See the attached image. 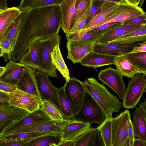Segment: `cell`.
<instances>
[{
  "label": "cell",
  "mask_w": 146,
  "mask_h": 146,
  "mask_svg": "<svg viewBox=\"0 0 146 146\" xmlns=\"http://www.w3.org/2000/svg\"><path fill=\"white\" fill-rule=\"evenodd\" d=\"M59 5L29 9L16 38L21 46L29 49L37 40L56 35L61 26Z\"/></svg>",
  "instance_id": "obj_1"
},
{
  "label": "cell",
  "mask_w": 146,
  "mask_h": 146,
  "mask_svg": "<svg viewBox=\"0 0 146 146\" xmlns=\"http://www.w3.org/2000/svg\"><path fill=\"white\" fill-rule=\"evenodd\" d=\"M86 92L90 94L100 106L106 119H112L113 113H119L122 102L103 84L93 77L87 78L83 82Z\"/></svg>",
  "instance_id": "obj_2"
},
{
  "label": "cell",
  "mask_w": 146,
  "mask_h": 146,
  "mask_svg": "<svg viewBox=\"0 0 146 146\" xmlns=\"http://www.w3.org/2000/svg\"><path fill=\"white\" fill-rule=\"evenodd\" d=\"M37 70L49 76L57 78L56 68L53 63L51 53L53 48L60 42L59 35L41 38Z\"/></svg>",
  "instance_id": "obj_3"
},
{
  "label": "cell",
  "mask_w": 146,
  "mask_h": 146,
  "mask_svg": "<svg viewBox=\"0 0 146 146\" xmlns=\"http://www.w3.org/2000/svg\"><path fill=\"white\" fill-rule=\"evenodd\" d=\"M146 76L139 73L135 74L129 82L122 103L124 108L134 109L146 92Z\"/></svg>",
  "instance_id": "obj_4"
},
{
  "label": "cell",
  "mask_w": 146,
  "mask_h": 146,
  "mask_svg": "<svg viewBox=\"0 0 146 146\" xmlns=\"http://www.w3.org/2000/svg\"><path fill=\"white\" fill-rule=\"evenodd\" d=\"M74 118L90 124L96 123L99 125L104 121L106 117L99 105L91 95L86 92L82 108Z\"/></svg>",
  "instance_id": "obj_5"
},
{
  "label": "cell",
  "mask_w": 146,
  "mask_h": 146,
  "mask_svg": "<svg viewBox=\"0 0 146 146\" xmlns=\"http://www.w3.org/2000/svg\"><path fill=\"white\" fill-rule=\"evenodd\" d=\"M131 115L129 111L126 110L112 119V146H130L127 126Z\"/></svg>",
  "instance_id": "obj_6"
},
{
  "label": "cell",
  "mask_w": 146,
  "mask_h": 146,
  "mask_svg": "<svg viewBox=\"0 0 146 146\" xmlns=\"http://www.w3.org/2000/svg\"><path fill=\"white\" fill-rule=\"evenodd\" d=\"M9 106L32 112L40 107L42 100L36 95L28 93L17 88L8 93Z\"/></svg>",
  "instance_id": "obj_7"
},
{
  "label": "cell",
  "mask_w": 146,
  "mask_h": 146,
  "mask_svg": "<svg viewBox=\"0 0 146 146\" xmlns=\"http://www.w3.org/2000/svg\"><path fill=\"white\" fill-rule=\"evenodd\" d=\"M64 85L65 92L70 102L74 117L82 108L86 92L82 82L75 77L70 78Z\"/></svg>",
  "instance_id": "obj_8"
},
{
  "label": "cell",
  "mask_w": 146,
  "mask_h": 146,
  "mask_svg": "<svg viewBox=\"0 0 146 146\" xmlns=\"http://www.w3.org/2000/svg\"><path fill=\"white\" fill-rule=\"evenodd\" d=\"M33 70L42 99H46L51 102L62 113L58 100V88L50 81L48 74L34 69Z\"/></svg>",
  "instance_id": "obj_9"
},
{
  "label": "cell",
  "mask_w": 146,
  "mask_h": 146,
  "mask_svg": "<svg viewBox=\"0 0 146 146\" xmlns=\"http://www.w3.org/2000/svg\"><path fill=\"white\" fill-rule=\"evenodd\" d=\"M145 13L142 9L138 6L131 5L124 0L120 3L119 7L116 10L95 26L93 29L108 23H123L128 19Z\"/></svg>",
  "instance_id": "obj_10"
},
{
  "label": "cell",
  "mask_w": 146,
  "mask_h": 146,
  "mask_svg": "<svg viewBox=\"0 0 146 146\" xmlns=\"http://www.w3.org/2000/svg\"><path fill=\"white\" fill-rule=\"evenodd\" d=\"M123 76L116 70L110 66L101 70L98 73V78L104 84L110 87L122 100L125 90Z\"/></svg>",
  "instance_id": "obj_11"
},
{
  "label": "cell",
  "mask_w": 146,
  "mask_h": 146,
  "mask_svg": "<svg viewBox=\"0 0 146 146\" xmlns=\"http://www.w3.org/2000/svg\"><path fill=\"white\" fill-rule=\"evenodd\" d=\"M52 120L40 108L29 113L25 117L5 130V136L15 134L19 130L27 127Z\"/></svg>",
  "instance_id": "obj_12"
},
{
  "label": "cell",
  "mask_w": 146,
  "mask_h": 146,
  "mask_svg": "<svg viewBox=\"0 0 146 146\" xmlns=\"http://www.w3.org/2000/svg\"><path fill=\"white\" fill-rule=\"evenodd\" d=\"M94 43L72 40H68L66 48L67 58L73 64L79 62L89 53L93 51Z\"/></svg>",
  "instance_id": "obj_13"
},
{
  "label": "cell",
  "mask_w": 146,
  "mask_h": 146,
  "mask_svg": "<svg viewBox=\"0 0 146 146\" xmlns=\"http://www.w3.org/2000/svg\"><path fill=\"white\" fill-rule=\"evenodd\" d=\"M141 42L130 45H122L113 42L101 44L95 42L93 51L117 57L130 53L135 47L139 45Z\"/></svg>",
  "instance_id": "obj_14"
},
{
  "label": "cell",
  "mask_w": 146,
  "mask_h": 146,
  "mask_svg": "<svg viewBox=\"0 0 146 146\" xmlns=\"http://www.w3.org/2000/svg\"><path fill=\"white\" fill-rule=\"evenodd\" d=\"M74 119H65L62 122L55 121L52 120L44 122L23 128L18 131L15 134L23 132L61 133L63 128L72 122Z\"/></svg>",
  "instance_id": "obj_15"
},
{
  "label": "cell",
  "mask_w": 146,
  "mask_h": 146,
  "mask_svg": "<svg viewBox=\"0 0 146 146\" xmlns=\"http://www.w3.org/2000/svg\"><path fill=\"white\" fill-rule=\"evenodd\" d=\"M33 70V68L26 66L25 69L16 85L19 89L36 95L42 100Z\"/></svg>",
  "instance_id": "obj_16"
},
{
  "label": "cell",
  "mask_w": 146,
  "mask_h": 146,
  "mask_svg": "<svg viewBox=\"0 0 146 146\" xmlns=\"http://www.w3.org/2000/svg\"><path fill=\"white\" fill-rule=\"evenodd\" d=\"M90 128L91 124L82 122L74 118L63 129L61 134V140L74 141Z\"/></svg>",
  "instance_id": "obj_17"
},
{
  "label": "cell",
  "mask_w": 146,
  "mask_h": 146,
  "mask_svg": "<svg viewBox=\"0 0 146 146\" xmlns=\"http://www.w3.org/2000/svg\"><path fill=\"white\" fill-rule=\"evenodd\" d=\"M26 68L24 64L10 60L4 67L0 80L16 85Z\"/></svg>",
  "instance_id": "obj_18"
},
{
  "label": "cell",
  "mask_w": 146,
  "mask_h": 146,
  "mask_svg": "<svg viewBox=\"0 0 146 146\" xmlns=\"http://www.w3.org/2000/svg\"><path fill=\"white\" fill-rule=\"evenodd\" d=\"M115 57L93 51L86 55L79 62L82 66L96 68L104 66L114 64Z\"/></svg>",
  "instance_id": "obj_19"
},
{
  "label": "cell",
  "mask_w": 146,
  "mask_h": 146,
  "mask_svg": "<svg viewBox=\"0 0 146 146\" xmlns=\"http://www.w3.org/2000/svg\"><path fill=\"white\" fill-rule=\"evenodd\" d=\"M21 11L18 7H12L0 13V42L6 36L10 28Z\"/></svg>",
  "instance_id": "obj_20"
},
{
  "label": "cell",
  "mask_w": 146,
  "mask_h": 146,
  "mask_svg": "<svg viewBox=\"0 0 146 146\" xmlns=\"http://www.w3.org/2000/svg\"><path fill=\"white\" fill-rule=\"evenodd\" d=\"M145 25L146 24L129 25L122 23L106 32L96 42L101 44L110 42Z\"/></svg>",
  "instance_id": "obj_21"
},
{
  "label": "cell",
  "mask_w": 146,
  "mask_h": 146,
  "mask_svg": "<svg viewBox=\"0 0 146 146\" xmlns=\"http://www.w3.org/2000/svg\"><path fill=\"white\" fill-rule=\"evenodd\" d=\"M77 0H64L59 5L61 14V27L66 34L71 29V22L75 13Z\"/></svg>",
  "instance_id": "obj_22"
},
{
  "label": "cell",
  "mask_w": 146,
  "mask_h": 146,
  "mask_svg": "<svg viewBox=\"0 0 146 146\" xmlns=\"http://www.w3.org/2000/svg\"><path fill=\"white\" fill-rule=\"evenodd\" d=\"M120 3L104 1L100 12L87 23L82 29L76 32H85L92 30L95 26L116 10L119 7Z\"/></svg>",
  "instance_id": "obj_23"
},
{
  "label": "cell",
  "mask_w": 146,
  "mask_h": 146,
  "mask_svg": "<svg viewBox=\"0 0 146 146\" xmlns=\"http://www.w3.org/2000/svg\"><path fill=\"white\" fill-rule=\"evenodd\" d=\"M133 116L132 122L135 137L146 142V112L140 107H136Z\"/></svg>",
  "instance_id": "obj_24"
},
{
  "label": "cell",
  "mask_w": 146,
  "mask_h": 146,
  "mask_svg": "<svg viewBox=\"0 0 146 146\" xmlns=\"http://www.w3.org/2000/svg\"><path fill=\"white\" fill-rule=\"evenodd\" d=\"M114 64L116 70L123 76L129 78H132L137 74L141 73L140 69L125 55L116 57Z\"/></svg>",
  "instance_id": "obj_25"
},
{
  "label": "cell",
  "mask_w": 146,
  "mask_h": 146,
  "mask_svg": "<svg viewBox=\"0 0 146 146\" xmlns=\"http://www.w3.org/2000/svg\"><path fill=\"white\" fill-rule=\"evenodd\" d=\"M29 113L25 110L9 106L8 103L0 102V122L7 120L20 119Z\"/></svg>",
  "instance_id": "obj_26"
},
{
  "label": "cell",
  "mask_w": 146,
  "mask_h": 146,
  "mask_svg": "<svg viewBox=\"0 0 146 146\" xmlns=\"http://www.w3.org/2000/svg\"><path fill=\"white\" fill-rule=\"evenodd\" d=\"M40 39L36 40L19 60V62L37 70Z\"/></svg>",
  "instance_id": "obj_27"
},
{
  "label": "cell",
  "mask_w": 146,
  "mask_h": 146,
  "mask_svg": "<svg viewBox=\"0 0 146 146\" xmlns=\"http://www.w3.org/2000/svg\"><path fill=\"white\" fill-rule=\"evenodd\" d=\"M60 44H57L53 48L51 53L52 60L56 68L59 70L67 82L70 77L68 69L60 52Z\"/></svg>",
  "instance_id": "obj_28"
},
{
  "label": "cell",
  "mask_w": 146,
  "mask_h": 146,
  "mask_svg": "<svg viewBox=\"0 0 146 146\" xmlns=\"http://www.w3.org/2000/svg\"><path fill=\"white\" fill-rule=\"evenodd\" d=\"M105 33L91 30L83 33H74L66 35L67 40L89 42L95 43Z\"/></svg>",
  "instance_id": "obj_29"
},
{
  "label": "cell",
  "mask_w": 146,
  "mask_h": 146,
  "mask_svg": "<svg viewBox=\"0 0 146 146\" xmlns=\"http://www.w3.org/2000/svg\"><path fill=\"white\" fill-rule=\"evenodd\" d=\"M58 96L62 113L65 119L74 118V115L70 102L65 92L64 85L58 88Z\"/></svg>",
  "instance_id": "obj_30"
},
{
  "label": "cell",
  "mask_w": 146,
  "mask_h": 146,
  "mask_svg": "<svg viewBox=\"0 0 146 146\" xmlns=\"http://www.w3.org/2000/svg\"><path fill=\"white\" fill-rule=\"evenodd\" d=\"M61 133L39 137L29 141L27 146H58L61 140Z\"/></svg>",
  "instance_id": "obj_31"
},
{
  "label": "cell",
  "mask_w": 146,
  "mask_h": 146,
  "mask_svg": "<svg viewBox=\"0 0 146 146\" xmlns=\"http://www.w3.org/2000/svg\"><path fill=\"white\" fill-rule=\"evenodd\" d=\"M40 108L53 121L62 122L65 119L58 108L50 101L42 99Z\"/></svg>",
  "instance_id": "obj_32"
},
{
  "label": "cell",
  "mask_w": 146,
  "mask_h": 146,
  "mask_svg": "<svg viewBox=\"0 0 146 146\" xmlns=\"http://www.w3.org/2000/svg\"><path fill=\"white\" fill-rule=\"evenodd\" d=\"M29 10L21 11L8 32L6 36L8 37L11 43L12 48Z\"/></svg>",
  "instance_id": "obj_33"
},
{
  "label": "cell",
  "mask_w": 146,
  "mask_h": 146,
  "mask_svg": "<svg viewBox=\"0 0 146 146\" xmlns=\"http://www.w3.org/2000/svg\"><path fill=\"white\" fill-rule=\"evenodd\" d=\"M112 119H106L96 128L100 132L105 146H112Z\"/></svg>",
  "instance_id": "obj_34"
},
{
  "label": "cell",
  "mask_w": 146,
  "mask_h": 146,
  "mask_svg": "<svg viewBox=\"0 0 146 146\" xmlns=\"http://www.w3.org/2000/svg\"><path fill=\"white\" fill-rule=\"evenodd\" d=\"M146 76V52L129 53L125 55Z\"/></svg>",
  "instance_id": "obj_35"
},
{
  "label": "cell",
  "mask_w": 146,
  "mask_h": 146,
  "mask_svg": "<svg viewBox=\"0 0 146 146\" xmlns=\"http://www.w3.org/2000/svg\"><path fill=\"white\" fill-rule=\"evenodd\" d=\"M57 133H49L38 132H21L13 135L5 136L7 138L18 141H27L28 143L31 140L41 136Z\"/></svg>",
  "instance_id": "obj_36"
},
{
  "label": "cell",
  "mask_w": 146,
  "mask_h": 146,
  "mask_svg": "<svg viewBox=\"0 0 146 146\" xmlns=\"http://www.w3.org/2000/svg\"><path fill=\"white\" fill-rule=\"evenodd\" d=\"M92 0H77L75 13L71 22V29L77 20L91 5Z\"/></svg>",
  "instance_id": "obj_37"
},
{
  "label": "cell",
  "mask_w": 146,
  "mask_h": 146,
  "mask_svg": "<svg viewBox=\"0 0 146 146\" xmlns=\"http://www.w3.org/2000/svg\"><path fill=\"white\" fill-rule=\"evenodd\" d=\"M146 41V35L119 38L110 42L124 45H130Z\"/></svg>",
  "instance_id": "obj_38"
},
{
  "label": "cell",
  "mask_w": 146,
  "mask_h": 146,
  "mask_svg": "<svg viewBox=\"0 0 146 146\" xmlns=\"http://www.w3.org/2000/svg\"><path fill=\"white\" fill-rule=\"evenodd\" d=\"M96 130L94 127H91L89 130L78 137L74 140L75 146H88Z\"/></svg>",
  "instance_id": "obj_39"
},
{
  "label": "cell",
  "mask_w": 146,
  "mask_h": 146,
  "mask_svg": "<svg viewBox=\"0 0 146 146\" xmlns=\"http://www.w3.org/2000/svg\"><path fill=\"white\" fill-rule=\"evenodd\" d=\"M90 6L91 5L77 20L68 34L76 32L83 28L87 22Z\"/></svg>",
  "instance_id": "obj_40"
},
{
  "label": "cell",
  "mask_w": 146,
  "mask_h": 146,
  "mask_svg": "<svg viewBox=\"0 0 146 146\" xmlns=\"http://www.w3.org/2000/svg\"><path fill=\"white\" fill-rule=\"evenodd\" d=\"M28 143L26 141L13 140L6 136L0 137V146H27Z\"/></svg>",
  "instance_id": "obj_41"
},
{
  "label": "cell",
  "mask_w": 146,
  "mask_h": 146,
  "mask_svg": "<svg viewBox=\"0 0 146 146\" xmlns=\"http://www.w3.org/2000/svg\"><path fill=\"white\" fill-rule=\"evenodd\" d=\"M104 2L94 1L92 0L91 5L89 16L86 23L100 12Z\"/></svg>",
  "instance_id": "obj_42"
},
{
  "label": "cell",
  "mask_w": 146,
  "mask_h": 146,
  "mask_svg": "<svg viewBox=\"0 0 146 146\" xmlns=\"http://www.w3.org/2000/svg\"><path fill=\"white\" fill-rule=\"evenodd\" d=\"M88 146H105L100 132L96 128Z\"/></svg>",
  "instance_id": "obj_43"
},
{
  "label": "cell",
  "mask_w": 146,
  "mask_h": 146,
  "mask_svg": "<svg viewBox=\"0 0 146 146\" xmlns=\"http://www.w3.org/2000/svg\"><path fill=\"white\" fill-rule=\"evenodd\" d=\"M122 23H123L121 22L108 23L98 26L92 30L95 31L102 32L105 33Z\"/></svg>",
  "instance_id": "obj_44"
},
{
  "label": "cell",
  "mask_w": 146,
  "mask_h": 146,
  "mask_svg": "<svg viewBox=\"0 0 146 146\" xmlns=\"http://www.w3.org/2000/svg\"><path fill=\"white\" fill-rule=\"evenodd\" d=\"M0 47L4 54H8L9 58L11 51L12 46L7 36H6L0 42Z\"/></svg>",
  "instance_id": "obj_45"
},
{
  "label": "cell",
  "mask_w": 146,
  "mask_h": 146,
  "mask_svg": "<svg viewBox=\"0 0 146 146\" xmlns=\"http://www.w3.org/2000/svg\"><path fill=\"white\" fill-rule=\"evenodd\" d=\"M146 13L136 16L123 22L125 24L135 25L146 24Z\"/></svg>",
  "instance_id": "obj_46"
},
{
  "label": "cell",
  "mask_w": 146,
  "mask_h": 146,
  "mask_svg": "<svg viewBox=\"0 0 146 146\" xmlns=\"http://www.w3.org/2000/svg\"><path fill=\"white\" fill-rule=\"evenodd\" d=\"M16 85L0 80V91L8 94L15 90Z\"/></svg>",
  "instance_id": "obj_47"
},
{
  "label": "cell",
  "mask_w": 146,
  "mask_h": 146,
  "mask_svg": "<svg viewBox=\"0 0 146 146\" xmlns=\"http://www.w3.org/2000/svg\"><path fill=\"white\" fill-rule=\"evenodd\" d=\"M143 35H146V25L139 27L120 38L135 36Z\"/></svg>",
  "instance_id": "obj_48"
},
{
  "label": "cell",
  "mask_w": 146,
  "mask_h": 146,
  "mask_svg": "<svg viewBox=\"0 0 146 146\" xmlns=\"http://www.w3.org/2000/svg\"><path fill=\"white\" fill-rule=\"evenodd\" d=\"M127 133L130 146H133V141L135 137L134 135L132 122L131 118L129 119L128 122Z\"/></svg>",
  "instance_id": "obj_49"
},
{
  "label": "cell",
  "mask_w": 146,
  "mask_h": 146,
  "mask_svg": "<svg viewBox=\"0 0 146 146\" xmlns=\"http://www.w3.org/2000/svg\"><path fill=\"white\" fill-rule=\"evenodd\" d=\"M146 52V41L142 42L138 46L135 47L130 53Z\"/></svg>",
  "instance_id": "obj_50"
},
{
  "label": "cell",
  "mask_w": 146,
  "mask_h": 146,
  "mask_svg": "<svg viewBox=\"0 0 146 146\" xmlns=\"http://www.w3.org/2000/svg\"><path fill=\"white\" fill-rule=\"evenodd\" d=\"M9 100V96L8 94L0 91V102L8 103Z\"/></svg>",
  "instance_id": "obj_51"
},
{
  "label": "cell",
  "mask_w": 146,
  "mask_h": 146,
  "mask_svg": "<svg viewBox=\"0 0 146 146\" xmlns=\"http://www.w3.org/2000/svg\"><path fill=\"white\" fill-rule=\"evenodd\" d=\"M11 121L7 120L0 122V136L4 130L6 126L11 123L13 122L16 121Z\"/></svg>",
  "instance_id": "obj_52"
},
{
  "label": "cell",
  "mask_w": 146,
  "mask_h": 146,
  "mask_svg": "<svg viewBox=\"0 0 146 146\" xmlns=\"http://www.w3.org/2000/svg\"><path fill=\"white\" fill-rule=\"evenodd\" d=\"M58 146H75L74 141H63L61 140Z\"/></svg>",
  "instance_id": "obj_53"
},
{
  "label": "cell",
  "mask_w": 146,
  "mask_h": 146,
  "mask_svg": "<svg viewBox=\"0 0 146 146\" xmlns=\"http://www.w3.org/2000/svg\"><path fill=\"white\" fill-rule=\"evenodd\" d=\"M146 142L138 138H135L133 146H146Z\"/></svg>",
  "instance_id": "obj_54"
},
{
  "label": "cell",
  "mask_w": 146,
  "mask_h": 146,
  "mask_svg": "<svg viewBox=\"0 0 146 146\" xmlns=\"http://www.w3.org/2000/svg\"><path fill=\"white\" fill-rule=\"evenodd\" d=\"M127 3L132 5L138 6L141 0H124Z\"/></svg>",
  "instance_id": "obj_55"
},
{
  "label": "cell",
  "mask_w": 146,
  "mask_h": 146,
  "mask_svg": "<svg viewBox=\"0 0 146 146\" xmlns=\"http://www.w3.org/2000/svg\"><path fill=\"white\" fill-rule=\"evenodd\" d=\"M7 0H0V8L3 10L8 8L7 5Z\"/></svg>",
  "instance_id": "obj_56"
},
{
  "label": "cell",
  "mask_w": 146,
  "mask_h": 146,
  "mask_svg": "<svg viewBox=\"0 0 146 146\" xmlns=\"http://www.w3.org/2000/svg\"><path fill=\"white\" fill-rule=\"evenodd\" d=\"M94 1H109L115 3H119L123 1L124 0H93Z\"/></svg>",
  "instance_id": "obj_57"
},
{
  "label": "cell",
  "mask_w": 146,
  "mask_h": 146,
  "mask_svg": "<svg viewBox=\"0 0 146 146\" xmlns=\"http://www.w3.org/2000/svg\"><path fill=\"white\" fill-rule=\"evenodd\" d=\"M139 106L144 111L146 112V100H145V101L142 103H140L139 104Z\"/></svg>",
  "instance_id": "obj_58"
},
{
  "label": "cell",
  "mask_w": 146,
  "mask_h": 146,
  "mask_svg": "<svg viewBox=\"0 0 146 146\" xmlns=\"http://www.w3.org/2000/svg\"><path fill=\"white\" fill-rule=\"evenodd\" d=\"M4 70V67H0V76L3 72Z\"/></svg>",
  "instance_id": "obj_59"
},
{
  "label": "cell",
  "mask_w": 146,
  "mask_h": 146,
  "mask_svg": "<svg viewBox=\"0 0 146 146\" xmlns=\"http://www.w3.org/2000/svg\"><path fill=\"white\" fill-rule=\"evenodd\" d=\"M144 0H141V1L139 3L140 5L139 6H138L139 7L141 8V7L142 6V5L143 4Z\"/></svg>",
  "instance_id": "obj_60"
},
{
  "label": "cell",
  "mask_w": 146,
  "mask_h": 146,
  "mask_svg": "<svg viewBox=\"0 0 146 146\" xmlns=\"http://www.w3.org/2000/svg\"><path fill=\"white\" fill-rule=\"evenodd\" d=\"M5 54L3 52L2 50L0 47V57L3 56Z\"/></svg>",
  "instance_id": "obj_61"
},
{
  "label": "cell",
  "mask_w": 146,
  "mask_h": 146,
  "mask_svg": "<svg viewBox=\"0 0 146 146\" xmlns=\"http://www.w3.org/2000/svg\"><path fill=\"white\" fill-rule=\"evenodd\" d=\"M3 10L0 8V13L1 12V11H2Z\"/></svg>",
  "instance_id": "obj_62"
},
{
  "label": "cell",
  "mask_w": 146,
  "mask_h": 146,
  "mask_svg": "<svg viewBox=\"0 0 146 146\" xmlns=\"http://www.w3.org/2000/svg\"></svg>",
  "instance_id": "obj_63"
}]
</instances>
